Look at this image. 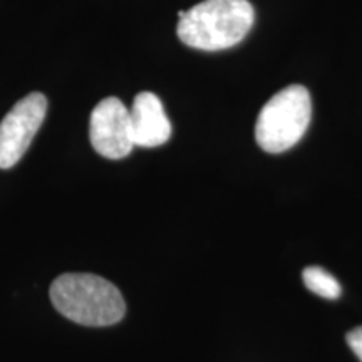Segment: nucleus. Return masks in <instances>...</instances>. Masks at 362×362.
Here are the masks:
<instances>
[{"label": "nucleus", "mask_w": 362, "mask_h": 362, "mask_svg": "<svg viewBox=\"0 0 362 362\" xmlns=\"http://www.w3.org/2000/svg\"><path fill=\"white\" fill-rule=\"evenodd\" d=\"M302 280H304L305 287L315 296L330 298V300L341 296V285L337 279L332 277L322 267H307L302 272Z\"/></svg>", "instance_id": "7"}, {"label": "nucleus", "mask_w": 362, "mask_h": 362, "mask_svg": "<svg viewBox=\"0 0 362 362\" xmlns=\"http://www.w3.org/2000/svg\"><path fill=\"white\" fill-rule=\"evenodd\" d=\"M346 339L352 352H354V354L359 357V361L362 362V327H356L354 330H351Z\"/></svg>", "instance_id": "8"}, {"label": "nucleus", "mask_w": 362, "mask_h": 362, "mask_svg": "<svg viewBox=\"0 0 362 362\" xmlns=\"http://www.w3.org/2000/svg\"><path fill=\"white\" fill-rule=\"evenodd\" d=\"M253 21L255 12L248 0H203L185 11L176 34L188 47L223 51L247 37Z\"/></svg>", "instance_id": "1"}, {"label": "nucleus", "mask_w": 362, "mask_h": 362, "mask_svg": "<svg viewBox=\"0 0 362 362\" xmlns=\"http://www.w3.org/2000/svg\"><path fill=\"white\" fill-rule=\"evenodd\" d=\"M47 115V98L30 93L7 112L0 123V168L8 170L21 161Z\"/></svg>", "instance_id": "4"}, {"label": "nucleus", "mask_w": 362, "mask_h": 362, "mask_svg": "<svg viewBox=\"0 0 362 362\" xmlns=\"http://www.w3.org/2000/svg\"><path fill=\"white\" fill-rule=\"evenodd\" d=\"M310 116L309 90L304 86H288L262 107L255 126L257 143L264 151L274 155L287 151L305 134Z\"/></svg>", "instance_id": "3"}, {"label": "nucleus", "mask_w": 362, "mask_h": 362, "mask_svg": "<svg viewBox=\"0 0 362 362\" xmlns=\"http://www.w3.org/2000/svg\"><path fill=\"white\" fill-rule=\"evenodd\" d=\"M49 293L59 314L88 327L115 325L126 314L121 292L110 280L94 274L59 275Z\"/></svg>", "instance_id": "2"}, {"label": "nucleus", "mask_w": 362, "mask_h": 362, "mask_svg": "<svg viewBox=\"0 0 362 362\" xmlns=\"http://www.w3.org/2000/svg\"><path fill=\"white\" fill-rule=\"evenodd\" d=\"M134 146L156 148L171 138V123L155 93L143 90L134 98L129 110Z\"/></svg>", "instance_id": "6"}, {"label": "nucleus", "mask_w": 362, "mask_h": 362, "mask_svg": "<svg viewBox=\"0 0 362 362\" xmlns=\"http://www.w3.org/2000/svg\"><path fill=\"white\" fill-rule=\"evenodd\" d=\"M89 139L98 155L121 160L133 151L129 110L117 98H106L90 112Z\"/></svg>", "instance_id": "5"}]
</instances>
